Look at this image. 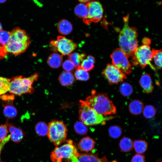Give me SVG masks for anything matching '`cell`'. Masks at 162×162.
<instances>
[{
  "label": "cell",
  "instance_id": "1",
  "mask_svg": "<svg viewBox=\"0 0 162 162\" xmlns=\"http://www.w3.org/2000/svg\"><path fill=\"white\" fill-rule=\"evenodd\" d=\"M30 43V38L26 32L16 28L10 32V39L5 48L7 52L17 55L25 52Z\"/></svg>",
  "mask_w": 162,
  "mask_h": 162
},
{
  "label": "cell",
  "instance_id": "2",
  "mask_svg": "<svg viewBox=\"0 0 162 162\" xmlns=\"http://www.w3.org/2000/svg\"><path fill=\"white\" fill-rule=\"evenodd\" d=\"M85 101L99 114L106 116L116 113V106L106 94L92 93Z\"/></svg>",
  "mask_w": 162,
  "mask_h": 162
},
{
  "label": "cell",
  "instance_id": "3",
  "mask_svg": "<svg viewBox=\"0 0 162 162\" xmlns=\"http://www.w3.org/2000/svg\"><path fill=\"white\" fill-rule=\"evenodd\" d=\"M79 119L87 126L101 124H104L106 121L114 118L99 114L90 107L86 101L80 100L79 104Z\"/></svg>",
  "mask_w": 162,
  "mask_h": 162
},
{
  "label": "cell",
  "instance_id": "4",
  "mask_svg": "<svg viewBox=\"0 0 162 162\" xmlns=\"http://www.w3.org/2000/svg\"><path fill=\"white\" fill-rule=\"evenodd\" d=\"M38 76V74L36 73L28 77L19 76L12 78L10 80L9 92L18 95L32 93L34 91L32 87L33 83L37 80Z\"/></svg>",
  "mask_w": 162,
  "mask_h": 162
},
{
  "label": "cell",
  "instance_id": "5",
  "mask_svg": "<svg viewBox=\"0 0 162 162\" xmlns=\"http://www.w3.org/2000/svg\"><path fill=\"white\" fill-rule=\"evenodd\" d=\"M79 154L73 141L68 140L66 143L56 147L51 153L50 158L52 162H62L64 160L71 162Z\"/></svg>",
  "mask_w": 162,
  "mask_h": 162
},
{
  "label": "cell",
  "instance_id": "6",
  "mask_svg": "<svg viewBox=\"0 0 162 162\" xmlns=\"http://www.w3.org/2000/svg\"><path fill=\"white\" fill-rule=\"evenodd\" d=\"M67 131L66 125L62 121L53 120L48 124L47 135L50 141L57 146L65 141Z\"/></svg>",
  "mask_w": 162,
  "mask_h": 162
},
{
  "label": "cell",
  "instance_id": "7",
  "mask_svg": "<svg viewBox=\"0 0 162 162\" xmlns=\"http://www.w3.org/2000/svg\"><path fill=\"white\" fill-rule=\"evenodd\" d=\"M132 64L134 66L139 65L142 68L149 65L156 72V69L152 64V52L149 45L143 44L138 47L131 56Z\"/></svg>",
  "mask_w": 162,
  "mask_h": 162
},
{
  "label": "cell",
  "instance_id": "8",
  "mask_svg": "<svg viewBox=\"0 0 162 162\" xmlns=\"http://www.w3.org/2000/svg\"><path fill=\"white\" fill-rule=\"evenodd\" d=\"M88 9V14L83 18V21L86 25L92 23L99 22L102 19L104 9L101 4L99 1L92 0L86 4Z\"/></svg>",
  "mask_w": 162,
  "mask_h": 162
},
{
  "label": "cell",
  "instance_id": "9",
  "mask_svg": "<svg viewBox=\"0 0 162 162\" xmlns=\"http://www.w3.org/2000/svg\"><path fill=\"white\" fill-rule=\"evenodd\" d=\"M110 57L112 64L125 74H129L132 72V67L128 57L120 48L114 50Z\"/></svg>",
  "mask_w": 162,
  "mask_h": 162
},
{
  "label": "cell",
  "instance_id": "10",
  "mask_svg": "<svg viewBox=\"0 0 162 162\" xmlns=\"http://www.w3.org/2000/svg\"><path fill=\"white\" fill-rule=\"evenodd\" d=\"M55 49L64 55H69L77 47V44L73 40L62 36H57L56 40L50 42Z\"/></svg>",
  "mask_w": 162,
  "mask_h": 162
},
{
  "label": "cell",
  "instance_id": "11",
  "mask_svg": "<svg viewBox=\"0 0 162 162\" xmlns=\"http://www.w3.org/2000/svg\"><path fill=\"white\" fill-rule=\"evenodd\" d=\"M102 74L111 84H117L127 78L126 75L113 64H108Z\"/></svg>",
  "mask_w": 162,
  "mask_h": 162
},
{
  "label": "cell",
  "instance_id": "12",
  "mask_svg": "<svg viewBox=\"0 0 162 162\" xmlns=\"http://www.w3.org/2000/svg\"><path fill=\"white\" fill-rule=\"evenodd\" d=\"M71 162H110L106 157L101 158L97 154L90 153H79L74 158Z\"/></svg>",
  "mask_w": 162,
  "mask_h": 162
},
{
  "label": "cell",
  "instance_id": "13",
  "mask_svg": "<svg viewBox=\"0 0 162 162\" xmlns=\"http://www.w3.org/2000/svg\"><path fill=\"white\" fill-rule=\"evenodd\" d=\"M8 130L10 133V139L13 142L18 143L23 139L24 133L22 130L10 123H6Z\"/></svg>",
  "mask_w": 162,
  "mask_h": 162
},
{
  "label": "cell",
  "instance_id": "14",
  "mask_svg": "<svg viewBox=\"0 0 162 162\" xmlns=\"http://www.w3.org/2000/svg\"><path fill=\"white\" fill-rule=\"evenodd\" d=\"M95 142L92 139L87 136L82 138L78 144L80 149L82 152H88L94 148Z\"/></svg>",
  "mask_w": 162,
  "mask_h": 162
},
{
  "label": "cell",
  "instance_id": "15",
  "mask_svg": "<svg viewBox=\"0 0 162 162\" xmlns=\"http://www.w3.org/2000/svg\"><path fill=\"white\" fill-rule=\"evenodd\" d=\"M139 82L146 92L149 93L152 92L153 87L151 77L148 74L143 73L141 77Z\"/></svg>",
  "mask_w": 162,
  "mask_h": 162
},
{
  "label": "cell",
  "instance_id": "16",
  "mask_svg": "<svg viewBox=\"0 0 162 162\" xmlns=\"http://www.w3.org/2000/svg\"><path fill=\"white\" fill-rule=\"evenodd\" d=\"M57 28L58 32L63 35H68L73 30L72 24L69 21L65 19H62L58 22Z\"/></svg>",
  "mask_w": 162,
  "mask_h": 162
},
{
  "label": "cell",
  "instance_id": "17",
  "mask_svg": "<svg viewBox=\"0 0 162 162\" xmlns=\"http://www.w3.org/2000/svg\"><path fill=\"white\" fill-rule=\"evenodd\" d=\"M58 80L62 85L69 86L74 83L75 78L73 74L70 71H64L59 75Z\"/></svg>",
  "mask_w": 162,
  "mask_h": 162
},
{
  "label": "cell",
  "instance_id": "18",
  "mask_svg": "<svg viewBox=\"0 0 162 162\" xmlns=\"http://www.w3.org/2000/svg\"><path fill=\"white\" fill-rule=\"evenodd\" d=\"M62 62V56L57 53H53L48 57L47 63L53 68H58L61 65Z\"/></svg>",
  "mask_w": 162,
  "mask_h": 162
},
{
  "label": "cell",
  "instance_id": "19",
  "mask_svg": "<svg viewBox=\"0 0 162 162\" xmlns=\"http://www.w3.org/2000/svg\"><path fill=\"white\" fill-rule=\"evenodd\" d=\"M144 105L142 102L139 100H134L129 104V111L133 114L138 115L142 112Z\"/></svg>",
  "mask_w": 162,
  "mask_h": 162
},
{
  "label": "cell",
  "instance_id": "20",
  "mask_svg": "<svg viewBox=\"0 0 162 162\" xmlns=\"http://www.w3.org/2000/svg\"><path fill=\"white\" fill-rule=\"evenodd\" d=\"M121 151L124 152H128L133 148V142L130 138L124 137L122 138L119 143Z\"/></svg>",
  "mask_w": 162,
  "mask_h": 162
},
{
  "label": "cell",
  "instance_id": "21",
  "mask_svg": "<svg viewBox=\"0 0 162 162\" xmlns=\"http://www.w3.org/2000/svg\"><path fill=\"white\" fill-rule=\"evenodd\" d=\"M148 143L145 140H137L133 142V148L138 154H142L147 150Z\"/></svg>",
  "mask_w": 162,
  "mask_h": 162
},
{
  "label": "cell",
  "instance_id": "22",
  "mask_svg": "<svg viewBox=\"0 0 162 162\" xmlns=\"http://www.w3.org/2000/svg\"><path fill=\"white\" fill-rule=\"evenodd\" d=\"M68 55L69 59L72 62L76 68L80 65L86 56L85 53L77 52L71 53Z\"/></svg>",
  "mask_w": 162,
  "mask_h": 162
},
{
  "label": "cell",
  "instance_id": "23",
  "mask_svg": "<svg viewBox=\"0 0 162 162\" xmlns=\"http://www.w3.org/2000/svg\"><path fill=\"white\" fill-rule=\"evenodd\" d=\"M3 113L6 117L12 119L16 116L17 111L13 104H8L4 106Z\"/></svg>",
  "mask_w": 162,
  "mask_h": 162
},
{
  "label": "cell",
  "instance_id": "24",
  "mask_svg": "<svg viewBox=\"0 0 162 162\" xmlns=\"http://www.w3.org/2000/svg\"><path fill=\"white\" fill-rule=\"evenodd\" d=\"M74 12L78 17L83 19L88 14V9L86 5L82 3L78 4L74 8Z\"/></svg>",
  "mask_w": 162,
  "mask_h": 162
},
{
  "label": "cell",
  "instance_id": "25",
  "mask_svg": "<svg viewBox=\"0 0 162 162\" xmlns=\"http://www.w3.org/2000/svg\"><path fill=\"white\" fill-rule=\"evenodd\" d=\"M74 76L76 80L81 81L88 80L90 77L88 71L82 68L80 66L76 68Z\"/></svg>",
  "mask_w": 162,
  "mask_h": 162
},
{
  "label": "cell",
  "instance_id": "26",
  "mask_svg": "<svg viewBox=\"0 0 162 162\" xmlns=\"http://www.w3.org/2000/svg\"><path fill=\"white\" fill-rule=\"evenodd\" d=\"M95 63L94 58L91 55H88L84 59L80 64V66L87 71L92 70Z\"/></svg>",
  "mask_w": 162,
  "mask_h": 162
},
{
  "label": "cell",
  "instance_id": "27",
  "mask_svg": "<svg viewBox=\"0 0 162 162\" xmlns=\"http://www.w3.org/2000/svg\"><path fill=\"white\" fill-rule=\"evenodd\" d=\"M152 59H153L155 66L158 69H161L162 67L161 50L153 49L152 51Z\"/></svg>",
  "mask_w": 162,
  "mask_h": 162
},
{
  "label": "cell",
  "instance_id": "28",
  "mask_svg": "<svg viewBox=\"0 0 162 162\" xmlns=\"http://www.w3.org/2000/svg\"><path fill=\"white\" fill-rule=\"evenodd\" d=\"M48 125L45 122H38L35 126V130L39 136H44L47 135Z\"/></svg>",
  "mask_w": 162,
  "mask_h": 162
},
{
  "label": "cell",
  "instance_id": "29",
  "mask_svg": "<svg viewBox=\"0 0 162 162\" xmlns=\"http://www.w3.org/2000/svg\"><path fill=\"white\" fill-rule=\"evenodd\" d=\"M10 80L4 77H0V95L9 91Z\"/></svg>",
  "mask_w": 162,
  "mask_h": 162
},
{
  "label": "cell",
  "instance_id": "30",
  "mask_svg": "<svg viewBox=\"0 0 162 162\" xmlns=\"http://www.w3.org/2000/svg\"><path fill=\"white\" fill-rule=\"evenodd\" d=\"M119 91L122 95L124 96L130 95L133 92V88L127 82L122 83L119 87Z\"/></svg>",
  "mask_w": 162,
  "mask_h": 162
},
{
  "label": "cell",
  "instance_id": "31",
  "mask_svg": "<svg viewBox=\"0 0 162 162\" xmlns=\"http://www.w3.org/2000/svg\"><path fill=\"white\" fill-rule=\"evenodd\" d=\"M108 131L110 136L114 139H117L120 137L122 133L121 128L117 125L110 127Z\"/></svg>",
  "mask_w": 162,
  "mask_h": 162
},
{
  "label": "cell",
  "instance_id": "32",
  "mask_svg": "<svg viewBox=\"0 0 162 162\" xmlns=\"http://www.w3.org/2000/svg\"><path fill=\"white\" fill-rule=\"evenodd\" d=\"M74 127L76 133L80 135H85L88 132V129L87 126L81 121L76 122Z\"/></svg>",
  "mask_w": 162,
  "mask_h": 162
},
{
  "label": "cell",
  "instance_id": "33",
  "mask_svg": "<svg viewBox=\"0 0 162 162\" xmlns=\"http://www.w3.org/2000/svg\"><path fill=\"white\" fill-rule=\"evenodd\" d=\"M144 116L146 118H151L154 116L156 113L155 108L151 105H148L144 107L143 110Z\"/></svg>",
  "mask_w": 162,
  "mask_h": 162
},
{
  "label": "cell",
  "instance_id": "34",
  "mask_svg": "<svg viewBox=\"0 0 162 162\" xmlns=\"http://www.w3.org/2000/svg\"><path fill=\"white\" fill-rule=\"evenodd\" d=\"M10 36V32L2 30L0 32V44L5 46L8 43Z\"/></svg>",
  "mask_w": 162,
  "mask_h": 162
},
{
  "label": "cell",
  "instance_id": "35",
  "mask_svg": "<svg viewBox=\"0 0 162 162\" xmlns=\"http://www.w3.org/2000/svg\"><path fill=\"white\" fill-rule=\"evenodd\" d=\"M8 132V129L6 124L0 125V142L7 137Z\"/></svg>",
  "mask_w": 162,
  "mask_h": 162
},
{
  "label": "cell",
  "instance_id": "36",
  "mask_svg": "<svg viewBox=\"0 0 162 162\" xmlns=\"http://www.w3.org/2000/svg\"><path fill=\"white\" fill-rule=\"evenodd\" d=\"M62 67L65 70L67 71H72L76 68L74 64L69 59L65 60L63 62Z\"/></svg>",
  "mask_w": 162,
  "mask_h": 162
},
{
  "label": "cell",
  "instance_id": "37",
  "mask_svg": "<svg viewBox=\"0 0 162 162\" xmlns=\"http://www.w3.org/2000/svg\"><path fill=\"white\" fill-rule=\"evenodd\" d=\"M131 162H146L145 157L141 154H136L132 158Z\"/></svg>",
  "mask_w": 162,
  "mask_h": 162
},
{
  "label": "cell",
  "instance_id": "38",
  "mask_svg": "<svg viewBox=\"0 0 162 162\" xmlns=\"http://www.w3.org/2000/svg\"><path fill=\"white\" fill-rule=\"evenodd\" d=\"M5 46H3L0 44V59L4 58L7 54Z\"/></svg>",
  "mask_w": 162,
  "mask_h": 162
},
{
  "label": "cell",
  "instance_id": "39",
  "mask_svg": "<svg viewBox=\"0 0 162 162\" xmlns=\"http://www.w3.org/2000/svg\"><path fill=\"white\" fill-rule=\"evenodd\" d=\"M10 139V135H9L3 141L0 143V155L2 149L4 145Z\"/></svg>",
  "mask_w": 162,
  "mask_h": 162
},
{
  "label": "cell",
  "instance_id": "40",
  "mask_svg": "<svg viewBox=\"0 0 162 162\" xmlns=\"http://www.w3.org/2000/svg\"><path fill=\"white\" fill-rule=\"evenodd\" d=\"M142 43L143 44H150L151 43L150 39L147 38H144L142 40Z\"/></svg>",
  "mask_w": 162,
  "mask_h": 162
},
{
  "label": "cell",
  "instance_id": "41",
  "mask_svg": "<svg viewBox=\"0 0 162 162\" xmlns=\"http://www.w3.org/2000/svg\"><path fill=\"white\" fill-rule=\"evenodd\" d=\"M79 1L82 3H88L91 0H78Z\"/></svg>",
  "mask_w": 162,
  "mask_h": 162
},
{
  "label": "cell",
  "instance_id": "42",
  "mask_svg": "<svg viewBox=\"0 0 162 162\" xmlns=\"http://www.w3.org/2000/svg\"><path fill=\"white\" fill-rule=\"evenodd\" d=\"M7 0H0V3H3L6 1Z\"/></svg>",
  "mask_w": 162,
  "mask_h": 162
},
{
  "label": "cell",
  "instance_id": "43",
  "mask_svg": "<svg viewBox=\"0 0 162 162\" xmlns=\"http://www.w3.org/2000/svg\"><path fill=\"white\" fill-rule=\"evenodd\" d=\"M2 30V25L0 22V32Z\"/></svg>",
  "mask_w": 162,
  "mask_h": 162
}]
</instances>
